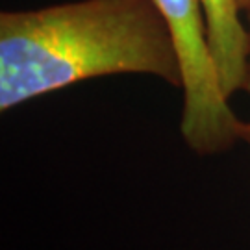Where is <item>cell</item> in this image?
<instances>
[{
  "label": "cell",
  "mask_w": 250,
  "mask_h": 250,
  "mask_svg": "<svg viewBox=\"0 0 250 250\" xmlns=\"http://www.w3.org/2000/svg\"><path fill=\"white\" fill-rule=\"evenodd\" d=\"M109 74L182 87L180 56L154 0H80L0 15V109Z\"/></svg>",
  "instance_id": "cell-1"
},
{
  "label": "cell",
  "mask_w": 250,
  "mask_h": 250,
  "mask_svg": "<svg viewBox=\"0 0 250 250\" xmlns=\"http://www.w3.org/2000/svg\"><path fill=\"white\" fill-rule=\"evenodd\" d=\"M165 17L182 65L184 107L180 134L198 156L232 150L243 141L245 121L223 93L211 58L200 0H154Z\"/></svg>",
  "instance_id": "cell-2"
},
{
  "label": "cell",
  "mask_w": 250,
  "mask_h": 250,
  "mask_svg": "<svg viewBox=\"0 0 250 250\" xmlns=\"http://www.w3.org/2000/svg\"><path fill=\"white\" fill-rule=\"evenodd\" d=\"M211 58L223 93L232 99L243 89L249 65V28L235 0H200Z\"/></svg>",
  "instance_id": "cell-3"
},
{
  "label": "cell",
  "mask_w": 250,
  "mask_h": 250,
  "mask_svg": "<svg viewBox=\"0 0 250 250\" xmlns=\"http://www.w3.org/2000/svg\"><path fill=\"white\" fill-rule=\"evenodd\" d=\"M245 15H247V28H249V39H250V11H247ZM243 91H247L250 97V46H249V65H247V76H245V82H243ZM243 141L250 146V121H245Z\"/></svg>",
  "instance_id": "cell-4"
},
{
  "label": "cell",
  "mask_w": 250,
  "mask_h": 250,
  "mask_svg": "<svg viewBox=\"0 0 250 250\" xmlns=\"http://www.w3.org/2000/svg\"><path fill=\"white\" fill-rule=\"evenodd\" d=\"M235 2H237L239 9H241V13H247V11H250V0H235Z\"/></svg>",
  "instance_id": "cell-5"
}]
</instances>
